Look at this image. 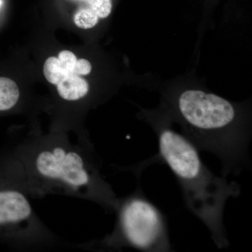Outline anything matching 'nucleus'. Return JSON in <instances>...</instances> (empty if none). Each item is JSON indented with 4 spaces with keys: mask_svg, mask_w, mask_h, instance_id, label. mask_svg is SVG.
Wrapping results in <instances>:
<instances>
[{
    "mask_svg": "<svg viewBox=\"0 0 252 252\" xmlns=\"http://www.w3.org/2000/svg\"><path fill=\"white\" fill-rule=\"evenodd\" d=\"M84 3L86 6L83 7L89 8L94 11L99 18L108 17L112 12V0H75Z\"/></svg>",
    "mask_w": 252,
    "mask_h": 252,
    "instance_id": "nucleus-8",
    "label": "nucleus"
},
{
    "mask_svg": "<svg viewBox=\"0 0 252 252\" xmlns=\"http://www.w3.org/2000/svg\"><path fill=\"white\" fill-rule=\"evenodd\" d=\"M21 93L17 84L12 79L0 77V112H8L18 105Z\"/></svg>",
    "mask_w": 252,
    "mask_h": 252,
    "instance_id": "nucleus-5",
    "label": "nucleus"
},
{
    "mask_svg": "<svg viewBox=\"0 0 252 252\" xmlns=\"http://www.w3.org/2000/svg\"><path fill=\"white\" fill-rule=\"evenodd\" d=\"M74 24L81 29H91L97 24L99 17L89 8L81 7L74 14Z\"/></svg>",
    "mask_w": 252,
    "mask_h": 252,
    "instance_id": "nucleus-7",
    "label": "nucleus"
},
{
    "mask_svg": "<svg viewBox=\"0 0 252 252\" xmlns=\"http://www.w3.org/2000/svg\"><path fill=\"white\" fill-rule=\"evenodd\" d=\"M44 74L46 80L55 86L63 79L64 72L58 58L50 57L46 60L44 65Z\"/></svg>",
    "mask_w": 252,
    "mask_h": 252,
    "instance_id": "nucleus-6",
    "label": "nucleus"
},
{
    "mask_svg": "<svg viewBox=\"0 0 252 252\" xmlns=\"http://www.w3.org/2000/svg\"><path fill=\"white\" fill-rule=\"evenodd\" d=\"M157 134L159 155L178 180L187 207L206 225L217 248H228L223 212L227 200L240 195V185L210 171L185 136L165 126Z\"/></svg>",
    "mask_w": 252,
    "mask_h": 252,
    "instance_id": "nucleus-2",
    "label": "nucleus"
},
{
    "mask_svg": "<svg viewBox=\"0 0 252 252\" xmlns=\"http://www.w3.org/2000/svg\"><path fill=\"white\" fill-rule=\"evenodd\" d=\"M58 59H59L61 66L66 72L74 74V67L77 61L75 55L69 51H63L60 53Z\"/></svg>",
    "mask_w": 252,
    "mask_h": 252,
    "instance_id": "nucleus-9",
    "label": "nucleus"
},
{
    "mask_svg": "<svg viewBox=\"0 0 252 252\" xmlns=\"http://www.w3.org/2000/svg\"><path fill=\"white\" fill-rule=\"evenodd\" d=\"M117 220L112 233L97 241L77 245L86 250H121L132 248L141 251H171L167 223L161 212L144 196L140 189L119 198Z\"/></svg>",
    "mask_w": 252,
    "mask_h": 252,
    "instance_id": "nucleus-3",
    "label": "nucleus"
},
{
    "mask_svg": "<svg viewBox=\"0 0 252 252\" xmlns=\"http://www.w3.org/2000/svg\"><path fill=\"white\" fill-rule=\"evenodd\" d=\"M1 0H0V6H1Z\"/></svg>",
    "mask_w": 252,
    "mask_h": 252,
    "instance_id": "nucleus-11",
    "label": "nucleus"
},
{
    "mask_svg": "<svg viewBox=\"0 0 252 252\" xmlns=\"http://www.w3.org/2000/svg\"><path fill=\"white\" fill-rule=\"evenodd\" d=\"M58 94L64 102H77L87 97L89 84L81 76L67 74L56 85Z\"/></svg>",
    "mask_w": 252,
    "mask_h": 252,
    "instance_id": "nucleus-4",
    "label": "nucleus"
},
{
    "mask_svg": "<svg viewBox=\"0 0 252 252\" xmlns=\"http://www.w3.org/2000/svg\"><path fill=\"white\" fill-rule=\"evenodd\" d=\"M92 66L89 61L86 59L77 60L74 67V74L79 76L88 75L90 74Z\"/></svg>",
    "mask_w": 252,
    "mask_h": 252,
    "instance_id": "nucleus-10",
    "label": "nucleus"
},
{
    "mask_svg": "<svg viewBox=\"0 0 252 252\" xmlns=\"http://www.w3.org/2000/svg\"><path fill=\"white\" fill-rule=\"evenodd\" d=\"M31 198L65 195L116 212L119 198L101 172L91 141L72 142L63 132L34 135L15 149Z\"/></svg>",
    "mask_w": 252,
    "mask_h": 252,
    "instance_id": "nucleus-1",
    "label": "nucleus"
}]
</instances>
